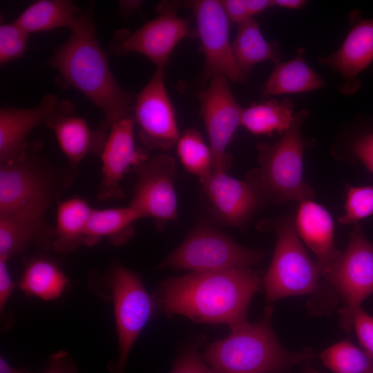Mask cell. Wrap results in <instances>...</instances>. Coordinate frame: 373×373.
I'll return each instance as SVG.
<instances>
[{"label": "cell", "instance_id": "1", "mask_svg": "<svg viewBox=\"0 0 373 373\" xmlns=\"http://www.w3.org/2000/svg\"><path fill=\"white\" fill-rule=\"evenodd\" d=\"M260 283L258 274L248 267L191 272L163 280L154 298L157 307L169 316L230 328L247 321L249 303Z\"/></svg>", "mask_w": 373, "mask_h": 373}, {"label": "cell", "instance_id": "2", "mask_svg": "<svg viewBox=\"0 0 373 373\" xmlns=\"http://www.w3.org/2000/svg\"><path fill=\"white\" fill-rule=\"evenodd\" d=\"M46 64L59 73V84L79 90L101 110L104 119L99 127L108 132L115 122L133 117L135 95L113 77L95 27L82 33L71 32Z\"/></svg>", "mask_w": 373, "mask_h": 373}, {"label": "cell", "instance_id": "3", "mask_svg": "<svg viewBox=\"0 0 373 373\" xmlns=\"http://www.w3.org/2000/svg\"><path fill=\"white\" fill-rule=\"evenodd\" d=\"M273 312L268 306L259 321L230 327L228 336L208 344L201 354L204 361L216 373H281L309 360V350L289 352L281 346L271 325Z\"/></svg>", "mask_w": 373, "mask_h": 373}, {"label": "cell", "instance_id": "4", "mask_svg": "<svg viewBox=\"0 0 373 373\" xmlns=\"http://www.w3.org/2000/svg\"><path fill=\"white\" fill-rule=\"evenodd\" d=\"M74 168H61L30 145L21 157L0 163V214L46 213L71 185Z\"/></svg>", "mask_w": 373, "mask_h": 373}, {"label": "cell", "instance_id": "5", "mask_svg": "<svg viewBox=\"0 0 373 373\" xmlns=\"http://www.w3.org/2000/svg\"><path fill=\"white\" fill-rule=\"evenodd\" d=\"M308 114L306 109L295 113L290 128L275 144H258L259 167L250 171L247 179L256 187L263 201L301 202L314 197L313 189L303 178L305 142L300 128Z\"/></svg>", "mask_w": 373, "mask_h": 373}, {"label": "cell", "instance_id": "6", "mask_svg": "<svg viewBox=\"0 0 373 373\" xmlns=\"http://www.w3.org/2000/svg\"><path fill=\"white\" fill-rule=\"evenodd\" d=\"M262 229L275 231L273 258L263 278L266 301L297 295L314 294L321 288L320 269L307 254L291 219L262 222Z\"/></svg>", "mask_w": 373, "mask_h": 373}, {"label": "cell", "instance_id": "7", "mask_svg": "<svg viewBox=\"0 0 373 373\" xmlns=\"http://www.w3.org/2000/svg\"><path fill=\"white\" fill-rule=\"evenodd\" d=\"M262 251L246 248L207 222H200L157 269L192 272L216 271L248 267L260 262Z\"/></svg>", "mask_w": 373, "mask_h": 373}, {"label": "cell", "instance_id": "8", "mask_svg": "<svg viewBox=\"0 0 373 373\" xmlns=\"http://www.w3.org/2000/svg\"><path fill=\"white\" fill-rule=\"evenodd\" d=\"M105 281L113 303L119 350L108 369L111 373H124L131 349L157 304L140 276L120 263L111 265Z\"/></svg>", "mask_w": 373, "mask_h": 373}, {"label": "cell", "instance_id": "9", "mask_svg": "<svg viewBox=\"0 0 373 373\" xmlns=\"http://www.w3.org/2000/svg\"><path fill=\"white\" fill-rule=\"evenodd\" d=\"M323 278L341 296L344 307L340 321L344 330L352 327V318L361 303L373 294V245L356 224L345 250L323 273Z\"/></svg>", "mask_w": 373, "mask_h": 373}, {"label": "cell", "instance_id": "10", "mask_svg": "<svg viewBox=\"0 0 373 373\" xmlns=\"http://www.w3.org/2000/svg\"><path fill=\"white\" fill-rule=\"evenodd\" d=\"M183 3L164 1L157 6V16L131 32L118 30L110 45L117 56L137 52L147 57L156 68H164L176 45L184 38L195 36L189 21L178 16Z\"/></svg>", "mask_w": 373, "mask_h": 373}, {"label": "cell", "instance_id": "11", "mask_svg": "<svg viewBox=\"0 0 373 373\" xmlns=\"http://www.w3.org/2000/svg\"><path fill=\"white\" fill-rule=\"evenodd\" d=\"M192 12L196 23V36L204 57L202 79L207 82L222 76L233 82L247 83L238 67L229 41V19L220 1L195 0L183 3Z\"/></svg>", "mask_w": 373, "mask_h": 373}, {"label": "cell", "instance_id": "12", "mask_svg": "<svg viewBox=\"0 0 373 373\" xmlns=\"http://www.w3.org/2000/svg\"><path fill=\"white\" fill-rule=\"evenodd\" d=\"M134 169L135 184L128 205L141 218L153 219L158 230H162L169 222H178L176 169L173 157L166 153H159L148 157Z\"/></svg>", "mask_w": 373, "mask_h": 373}, {"label": "cell", "instance_id": "13", "mask_svg": "<svg viewBox=\"0 0 373 373\" xmlns=\"http://www.w3.org/2000/svg\"><path fill=\"white\" fill-rule=\"evenodd\" d=\"M133 117L139 128V139L148 151L164 153L177 144L181 135L165 86L164 68H156L135 95Z\"/></svg>", "mask_w": 373, "mask_h": 373}, {"label": "cell", "instance_id": "14", "mask_svg": "<svg viewBox=\"0 0 373 373\" xmlns=\"http://www.w3.org/2000/svg\"><path fill=\"white\" fill-rule=\"evenodd\" d=\"M198 97L209 137L213 171H227L231 157L226 149L241 125L242 108L235 99L228 79L222 76L211 79L208 87L198 93Z\"/></svg>", "mask_w": 373, "mask_h": 373}, {"label": "cell", "instance_id": "15", "mask_svg": "<svg viewBox=\"0 0 373 373\" xmlns=\"http://www.w3.org/2000/svg\"><path fill=\"white\" fill-rule=\"evenodd\" d=\"M200 182L208 213L219 224L242 229L263 202L251 182L234 178L224 171H213Z\"/></svg>", "mask_w": 373, "mask_h": 373}, {"label": "cell", "instance_id": "16", "mask_svg": "<svg viewBox=\"0 0 373 373\" xmlns=\"http://www.w3.org/2000/svg\"><path fill=\"white\" fill-rule=\"evenodd\" d=\"M135 121L133 117L120 119L111 126L100 154L102 178L98 198L111 200L124 195L122 182L130 168H135L148 158V155L135 146Z\"/></svg>", "mask_w": 373, "mask_h": 373}, {"label": "cell", "instance_id": "17", "mask_svg": "<svg viewBox=\"0 0 373 373\" xmlns=\"http://www.w3.org/2000/svg\"><path fill=\"white\" fill-rule=\"evenodd\" d=\"M45 126L54 132L69 165L76 169L88 154H101L108 133L99 126L92 129L66 99L59 100Z\"/></svg>", "mask_w": 373, "mask_h": 373}, {"label": "cell", "instance_id": "18", "mask_svg": "<svg viewBox=\"0 0 373 373\" xmlns=\"http://www.w3.org/2000/svg\"><path fill=\"white\" fill-rule=\"evenodd\" d=\"M59 102L56 95L46 94L35 107L6 106L0 109V163L15 160L26 153L29 134L46 124Z\"/></svg>", "mask_w": 373, "mask_h": 373}, {"label": "cell", "instance_id": "19", "mask_svg": "<svg viewBox=\"0 0 373 373\" xmlns=\"http://www.w3.org/2000/svg\"><path fill=\"white\" fill-rule=\"evenodd\" d=\"M319 61L341 75L343 93L356 92L361 86L357 76L373 61V18L355 22L341 46Z\"/></svg>", "mask_w": 373, "mask_h": 373}, {"label": "cell", "instance_id": "20", "mask_svg": "<svg viewBox=\"0 0 373 373\" xmlns=\"http://www.w3.org/2000/svg\"><path fill=\"white\" fill-rule=\"evenodd\" d=\"M93 8L83 12L70 0H39L28 6L15 20L29 34L66 28L82 33L95 28Z\"/></svg>", "mask_w": 373, "mask_h": 373}, {"label": "cell", "instance_id": "21", "mask_svg": "<svg viewBox=\"0 0 373 373\" xmlns=\"http://www.w3.org/2000/svg\"><path fill=\"white\" fill-rule=\"evenodd\" d=\"M55 227L48 224L46 213L20 212L0 214V259L8 260L34 243L52 248Z\"/></svg>", "mask_w": 373, "mask_h": 373}, {"label": "cell", "instance_id": "22", "mask_svg": "<svg viewBox=\"0 0 373 373\" xmlns=\"http://www.w3.org/2000/svg\"><path fill=\"white\" fill-rule=\"evenodd\" d=\"M294 224L298 234L315 254L323 276L342 253L334 245L331 215L323 206L307 200L300 203Z\"/></svg>", "mask_w": 373, "mask_h": 373}, {"label": "cell", "instance_id": "23", "mask_svg": "<svg viewBox=\"0 0 373 373\" xmlns=\"http://www.w3.org/2000/svg\"><path fill=\"white\" fill-rule=\"evenodd\" d=\"M304 53V49L300 48L294 59L276 64L262 88L263 97L305 93L326 86L325 82L306 63Z\"/></svg>", "mask_w": 373, "mask_h": 373}, {"label": "cell", "instance_id": "24", "mask_svg": "<svg viewBox=\"0 0 373 373\" xmlns=\"http://www.w3.org/2000/svg\"><path fill=\"white\" fill-rule=\"evenodd\" d=\"M140 219L139 213L129 205L93 209L86 227L85 245H95L104 238L115 246L124 245L134 236L135 224Z\"/></svg>", "mask_w": 373, "mask_h": 373}, {"label": "cell", "instance_id": "25", "mask_svg": "<svg viewBox=\"0 0 373 373\" xmlns=\"http://www.w3.org/2000/svg\"><path fill=\"white\" fill-rule=\"evenodd\" d=\"M93 210L86 201L79 197L59 202L52 249L66 254L85 245L86 227Z\"/></svg>", "mask_w": 373, "mask_h": 373}, {"label": "cell", "instance_id": "26", "mask_svg": "<svg viewBox=\"0 0 373 373\" xmlns=\"http://www.w3.org/2000/svg\"><path fill=\"white\" fill-rule=\"evenodd\" d=\"M231 49L236 62L245 76L258 63L264 61L280 62L278 44L268 42L264 38L258 22L254 17L238 24Z\"/></svg>", "mask_w": 373, "mask_h": 373}, {"label": "cell", "instance_id": "27", "mask_svg": "<svg viewBox=\"0 0 373 373\" xmlns=\"http://www.w3.org/2000/svg\"><path fill=\"white\" fill-rule=\"evenodd\" d=\"M293 102L287 99H270L242 108L241 125L256 135L283 134L288 130L294 117Z\"/></svg>", "mask_w": 373, "mask_h": 373}, {"label": "cell", "instance_id": "28", "mask_svg": "<svg viewBox=\"0 0 373 373\" xmlns=\"http://www.w3.org/2000/svg\"><path fill=\"white\" fill-rule=\"evenodd\" d=\"M67 283L66 276L55 262L36 258L26 265L19 285L29 296L52 300L62 294Z\"/></svg>", "mask_w": 373, "mask_h": 373}, {"label": "cell", "instance_id": "29", "mask_svg": "<svg viewBox=\"0 0 373 373\" xmlns=\"http://www.w3.org/2000/svg\"><path fill=\"white\" fill-rule=\"evenodd\" d=\"M176 146L182 164L187 171L198 176L200 181L213 171L210 147L197 130H186Z\"/></svg>", "mask_w": 373, "mask_h": 373}, {"label": "cell", "instance_id": "30", "mask_svg": "<svg viewBox=\"0 0 373 373\" xmlns=\"http://www.w3.org/2000/svg\"><path fill=\"white\" fill-rule=\"evenodd\" d=\"M320 357L334 373H373V360L348 340L327 348Z\"/></svg>", "mask_w": 373, "mask_h": 373}, {"label": "cell", "instance_id": "31", "mask_svg": "<svg viewBox=\"0 0 373 373\" xmlns=\"http://www.w3.org/2000/svg\"><path fill=\"white\" fill-rule=\"evenodd\" d=\"M346 189L345 211L338 218L341 224H357L359 220L373 215V186L347 184Z\"/></svg>", "mask_w": 373, "mask_h": 373}, {"label": "cell", "instance_id": "32", "mask_svg": "<svg viewBox=\"0 0 373 373\" xmlns=\"http://www.w3.org/2000/svg\"><path fill=\"white\" fill-rule=\"evenodd\" d=\"M29 33L15 21L0 26L1 66L17 59L24 54Z\"/></svg>", "mask_w": 373, "mask_h": 373}, {"label": "cell", "instance_id": "33", "mask_svg": "<svg viewBox=\"0 0 373 373\" xmlns=\"http://www.w3.org/2000/svg\"><path fill=\"white\" fill-rule=\"evenodd\" d=\"M170 373H216L202 359L198 347L189 345L181 349Z\"/></svg>", "mask_w": 373, "mask_h": 373}, {"label": "cell", "instance_id": "34", "mask_svg": "<svg viewBox=\"0 0 373 373\" xmlns=\"http://www.w3.org/2000/svg\"><path fill=\"white\" fill-rule=\"evenodd\" d=\"M352 327L363 351L373 360V318L361 306L354 313Z\"/></svg>", "mask_w": 373, "mask_h": 373}, {"label": "cell", "instance_id": "35", "mask_svg": "<svg viewBox=\"0 0 373 373\" xmlns=\"http://www.w3.org/2000/svg\"><path fill=\"white\" fill-rule=\"evenodd\" d=\"M352 151L373 173V131L356 138L352 145Z\"/></svg>", "mask_w": 373, "mask_h": 373}, {"label": "cell", "instance_id": "36", "mask_svg": "<svg viewBox=\"0 0 373 373\" xmlns=\"http://www.w3.org/2000/svg\"><path fill=\"white\" fill-rule=\"evenodd\" d=\"M42 373H78V369L70 355L61 350L51 355L47 368Z\"/></svg>", "mask_w": 373, "mask_h": 373}, {"label": "cell", "instance_id": "37", "mask_svg": "<svg viewBox=\"0 0 373 373\" xmlns=\"http://www.w3.org/2000/svg\"><path fill=\"white\" fill-rule=\"evenodd\" d=\"M223 10L229 21L239 24L251 18L246 0L220 1Z\"/></svg>", "mask_w": 373, "mask_h": 373}, {"label": "cell", "instance_id": "38", "mask_svg": "<svg viewBox=\"0 0 373 373\" xmlns=\"http://www.w3.org/2000/svg\"><path fill=\"white\" fill-rule=\"evenodd\" d=\"M6 262L0 259V312L1 315L4 313L5 306L15 288Z\"/></svg>", "mask_w": 373, "mask_h": 373}, {"label": "cell", "instance_id": "39", "mask_svg": "<svg viewBox=\"0 0 373 373\" xmlns=\"http://www.w3.org/2000/svg\"><path fill=\"white\" fill-rule=\"evenodd\" d=\"M142 3V1H119L118 2V13L122 17L128 18L140 7Z\"/></svg>", "mask_w": 373, "mask_h": 373}, {"label": "cell", "instance_id": "40", "mask_svg": "<svg viewBox=\"0 0 373 373\" xmlns=\"http://www.w3.org/2000/svg\"><path fill=\"white\" fill-rule=\"evenodd\" d=\"M246 1L251 17L272 6L271 0H246Z\"/></svg>", "mask_w": 373, "mask_h": 373}, {"label": "cell", "instance_id": "41", "mask_svg": "<svg viewBox=\"0 0 373 373\" xmlns=\"http://www.w3.org/2000/svg\"><path fill=\"white\" fill-rule=\"evenodd\" d=\"M272 6H278L283 8L298 10L306 4L303 0H273Z\"/></svg>", "mask_w": 373, "mask_h": 373}, {"label": "cell", "instance_id": "42", "mask_svg": "<svg viewBox=\"0 0 373 373\" xmlns=\"http://www.w3.org/2000/svg\"><path fill=\"white\" fill-rule=\"evenodd\" d=\"M0 373H30L24 368H17L9 364L3 358H0Z\"/></svg>", "mask_w": 373, "mask_h": 373}, {"label": "cell", "instance_id": "43", "mask_svg": "<svg viewBox=\"0 0 373 373\" xmlns=\"http://www.w3.org/2000/svg\"><path fill=\"white\" fill-rule=\"evenodd\" d=\"M304 373H318L316 370L313 369V368H307Z\"/></svg>", "mask_w": 373, "mask_h": 373}]
</instances>
